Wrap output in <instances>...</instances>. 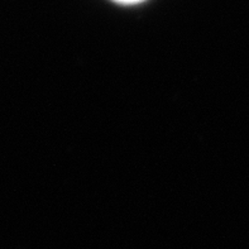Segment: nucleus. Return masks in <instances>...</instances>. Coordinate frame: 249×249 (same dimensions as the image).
<instances>
[{
	"mask_svg": "<svg viewBox=\"0 0 249 249\" xmlns=\"http://www.w3.org/2000/svg\"><path fill=\"white\" fill-rule=\"evenodd\" d=\"M118 3H123V4H136V3H141L143 0H115Z\"/></svg>",
	"mask_w": 249,
	"mask_h": 249,
	"instance_id": "1",
	"label": "nucleus"
}]
</instances>
